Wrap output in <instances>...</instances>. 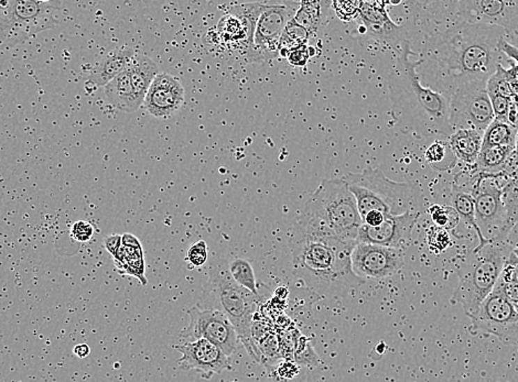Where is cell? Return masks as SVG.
<instances>
[{
	"instance_id": "1",
	"label": "cell",
	"mask_w": 518,
	"mask_h": 382,
	"mask_svg": "<svg viewBox=\"0 0 518 382\" xmlns=\"http://www.w3.org/2000/svg\"><path fill=\"white\" fill-rule=\"evenodd\" d=\"M505 37L500 26L459 18L426 35L418 77L423 86L448 98L466 85L487 84L501 64L500 42Z\"/></svg>"
},
{
	"instance_id": "2",
	"label": "cell",
	"mask_w": 518,
	"mask_h": 382,
	"mask_svg": "<svg viewBox=\"0 0 518 382\" xmlns=\"http://www.w3.org/2000/svg\"><path fill=\"white\" fill-rule=\"evenodd\" d=\"M289 244L295 276L319 296H336L365 282L352 269V251L357 243L295 222Z\"/></svg>"
},
{
	"instance_id": "3",
	"label": "cell",
	"mask_w": 518,
	"mask_h": 382,
	"mask_svg": "<svg viewBox=\"0 0 518 382\" xmlns=\"http://www.w3.org/2000/svg\"><path fill=\"white\" fill-rule=\"evenodd\" d=\"M413 54L409 41L400 45L396 64L389 77L391 103L395 117L408 130L418 135L448 138L453 135L450 124V98L423 86L418 77L421 58Z\"/></svg>"
},
{
	"instance_id": "4",
	"label": "cell",
	"mask_w": 518,
	"mask_h": 382,
	"mask_svg": "<svg viewBox=\"0 0 518 382\" xmlns=\"http://www.w3.org/2000/svg\"><path fill=\"white\" fill-rule=\"evenodd\" d=\"M296 223L344 241L357 243L363 221L356 200L342 177L323 180L304 204Z\"/></svg>"
},
{
	"instance_id": "5",
	"label": "cell",
	"mask_w": 518,
	"mask_h": 382,
	"mask_svg": "<svg viewBox=\"0 0 518 382\" xmlns=\"http://www.w3.org/2000/svg\"><path fill=\"white\" fill-rule=\"evenodd\" d=\"M343 179L356 200L362 218L372 211L393 216L423 213V200L419 187L411 183L391 181L379 168L349 173Z\"/></svg>"
},
{
	"instance_id": "6",
	"label": "cell",
	"mask_w": 518,
	"mask_h": 382,
	"mask_svg": "<svg viewBox=\"0 0 518 382\" xmlns=\"http://www.w3.org/2000/svg\"><path fill=\"white\" fill-rule=\"evenodd\" d=\"M512 253L513 249L505 241H491L474 249L468 262L457 271L459 281L450 299L451 303L460 305L469 317L474 315L494 290Z\"/></svg>"
},
{
	"instance_id": "7",
	"label": "cell",
	"mask_w": 518,
	"mask_h": 382,
	"mask_svg": "<svg viewBox=\"0 0 518 382\" xmlns=\"http://www.w3.org/2000/svg\"><path fill=\"white\" fill-rule=\"evenodd\" d=\"M198 308L217 310L224 314L235 327L238 340L246 348L249 356L260 363L258 345L251 337V324L258 306V296L234 281L230 271H217L210 274L204 287Z\"/></svg>"
},
{
	"instance_id": "8",
	"label": "cell",
	"mask_w": 518,
	"mask_h": 382,
	"mask_svg": "<svg viewBox=\"0 0 518 382\" xmlns=\"http://www.w3.org/2000/svg\"><path fill=\"white\" fill-rule=\"evenodd\" d=\"M60 1L8 0L0 1V50L26 42L58 24Z\"/></svg>"
},
{
	"instance_id": "9",
	"label": "cell",
	"mask_w": 518,
	"mask_h": 382,
	"mask_svg": "<svg viewBox=\"0 0 518 382\" xmlns=\"http://www.w3.org/2000/svg\"><path fill=\"white\" fill-rule=\"evenodd\" d=\"M299 7L298 1H265L264 10L255 29L253 47L246 54L249 62L270 61L281 56V37Z\"/></svg>"
},
{
	"instance_id": "10",
	"label": "cell",
	"mask_w": 518,
	"mask_h": 382,
	"mask_svg": "<svg viewBox=\"0 0 518 382\" xmlns=\"http://www.w3.org/2000/svg\"><path fill=\"white\" fill-rule=\"evenodd\" d=\"M470 319L471 335H491L518 348V312L497 285Z\"/></svg>"
},
{
	"instance_id": "11",
	"label": "cell",
	"mask_w": 518,
	"mask_h": 382,
	"mask_svg": "<svg viewBox=\"0 0 518 382\" xmlns=\"http://www.w3.org/2000/svg\"><path fill=\"white\" fill-rule=\"evenodd\" d=\"M496 175L480 173L472 186L471 196L476 205V225L489 241H505L506 213L503 204L502 187Z\"/></svg>"
},
{
	"instance_id": "12",
	"label": "cell",
	"mask_w": 518,
	"mask_h": 382,
	"mask_svg": "<svg viewBox=\"0 0 518 382\" xmlns=\"http://www.w3.org/2000/svg\"><path fill=\"white\" fill-rule=\"evenodd\" d=\"M494 118L487 84L466 85L450 97V124L453 132L474 129L483 134Z\"/></svg>"
},
{
	"instance_id": "13",
	"label": "cell",
	"mask_w": 518,
	"mask_h": 382,
	"mask_svg": "<svg viewBox=\"0 0 518 382\" xmlns=\"http://www.w3.org/2000/svg\"><path fill=\"white\" fill-rule=\"evenodd\" d=\"M188 315L190 323L181 333L185 343L205 338L220 348L228 357L235 353L240 342L237 332L224 314L196 305L189 310Z\"/></svg>"
},
{
	"instance_id": "14",
	"label": "cell",
	"mask_w": 518,
	"mask_h": 382,
	"mask_svg": "<svg viewBox=\"0 0 518 382\" xmlns=\"http://www.w3.org/2000/svg\"><path fill=\"white\" fill-rule=\"evenodd\" d=\"M265 3L234 6L215 28L214 42L247 54L254 41L255 29Z\"/></svg>"
},
{
	"instance_id": "15",
	"label": "cell",
	"mask_w": 518,
	"mask_h": 382,
	"mask_svg": "<svg viewBox=\"0 0 518 382\" xmlns=\"http://www.w3.org/2000/svg\"><path fill=\"white\" fill-rule=\"evenodd\" d=\"M455 6L463 22L500 26L506 35H518V0H464Z\"/></svg>"
},
{
	"instance_id": "16",
	"label": "cell",
	"mask_w": 518,
	"mask_h": 382,
	"mask_svg": "<svg viewBox=\"0 0 518 382\" xmlns=\"http://www.w3.org/2000/svg\"><path fill=\"white\" fill-rule=\"evenodd\" d=\"M352 269L361 279H384L398 273L404 253L395 248L357 243L351 255Z\"/></svg>"
},
{
	"instance_id": "17",
	"label": "cell",
	"mask_w": 518,
	"mask_h": 382,
	"mask_svg": "<svg viewBox=\"0 0 518 382\" xmlns=\"http://www.w3.org/2000/svg\"><path fill=\"white\" fill-rule=\"evenodd\" d=\"M182 353L179 368L183 372L196 370L203 379H211L214 374L232 369L230 359L220 348L205 338L175 346Z\"/></svg>"
},
{
	"instance_id": "18",
	"label": "cell",
	"mask_w": 518,
	"mask_h": 382,
	"mask_svg": "<svg viewBox=\"0 0 518 382\" xmlns=\"http://www.w3.org/2000/svg\"><path fill=\"white\" fill-rule=\"evenodd\" d=\"M421 213H405L398 216L387 215L383 224L377 227H368L362 224L357 243L383 246L402 250V248L411 240L414 228Z\"/></svg>"
},
{
	"instance_id": "19",
	"label": "cell",
	"mask_w": 518,
	"mask_h": 382,
	"mask_svg": "<svg viewBox=\"0 0 518 382\" xmlns=\"http://www.w3.org/2000/svg\"><path fill=\"white\" fill-rule=\"evenodd\" d=\"M359 19L368 37L400 47L405 41H409L407 30L398 26L388 16L385 3L377 1H360Z\"/></svg>"
},
{
	"instance_id": "20",
	"label": "cell",
	"mask_w": 518,
	"mask_h": 382,
	"mask_svg": "<svg viewBox=\"0 0 518 382\" xmlns=\"http://www.w3.org/2000/svg\"><path fill=\"white\" fill-rule=\"evenodd\" d=\"M185 104V88L177 77L168 73L157 75L146 95L143 106L156 118H170Z\"/></svg>"
},
{
	"instance_id": "21",
	"label": "cell",
	"mask_w": 518,
	"mask_h": 382,
	"mask_svg": "<svg viewBox=\"0 0 518 382\" xmlns=\"http://www.w3.org/2000/svg\"><path fill=\"white\" fill-rule=\"evenodd\" d=\"M136 56L135 51L130 48L116 49L107 53L101 61L92 70L86 79V85L94 87H105L115 77L122 74L130 66L132 58Z\"/></svg>"
},
{
	"instance_id": "22",
	"label": "cell",
	"mask_w": 518,
	"mask_h": 382,
	"mask_svg": "<svg viewBox=\"0 0 518 382\" xmlns=\"http://www.w3.org/2000/svg\"><path fill=\"white\" fill-rule=\"evenodd\" d=\"M130 84L138 102L143 105L146 95L158 73V66L149 56L136 53L128 66Z\"/></svg>"
},
{
	"instance_id": "23",
	"label": "cell",
	"mask_w": 518,
	"mask_h": 382,
	"mask_svg": "<svg viewBox=\"0 0 518 382\" xmlns=\"http://www.w3.org/2000/svg\"><path fill=\"white\" fill-rule=\"evenodd\" d=\"M483 134L474 129H457L450 136L451 150L457 160L462 161L468 166H476L482 149Z\"/></svg>"
},
{
	"instance_id": "24",
	"label": "cell",
	"mask_w": 518,
	"mask_h": 382,
	"mask_svg": "<svg viewBox=\"0 0 518 382\" xmlns=\"http://www.w3.org/2000/svg\"><path fill=\"white\" fill-rule=\"evenodd\" d=\"M105 95L111 105L125 113H132L141 109V104L138 102L130 84L128 69L106 85Z\"/></svg>"
},
{
	"instance_id": "25",
	"label": "cell",
	"mask_w": 518,
	"mask_h": 382,
	"mask_svg": "<svg viewBox=\"0 0 518 382\" xmlns=\"http://www.w3.org/2000/svg\"><path fill=\"white\" fill-rule=\"evenodd\" d=\"M331 3L328 1H300V7L292 22L302 26L311 37H315L327 22Z\"/></svg>"
},
{
	"instance_id": "26",
	"label": "cell",
	"mask_w": 518,
	"mask_h": 382,
	"mask_svg": "<svg viewBox=\"0 0 518 382\" xmlns=\"http://www.w3.org/2000/svg\"><path fill=\"white\" fill-rule=\"evenodd\" d=\"M513 147H489L482 148L479 158L476 160V172L500 177L510 154L514 152Z\"/></svg>"
},
{
	"instance_id": "27",
	"label": "cell",
	"mask_w": 518,
	"mask_h": 382,
	"mask_svg": "<svg viewBox=\"0 0 518 382\" xmlns=\"http://www.w3.org/2000/svg\"><path fill=\"white\" fill-rule=\"evenodd\" d=\"M518 128L510 122L495 119L483 132L482 148L489 147H513L516 148Z\"/></svg>"
},
{
	"instance_id": "28",
	"label": "cell",
	"mask_w": 518,
	"mask_h": 382,
	"mask_svg": "<svg viewBox=\"0 0 518 382\" xmlns=\"http://www.w3.org/2000/svg\"><path fill=\"white\" fill-rule=\"evenodd\" d=\"M453 209L457 211V215L460 217V221L462 219L463 222L469 225L471 228H473L474 232H476L480 243L476 249H480V248L491 243L489 240L484 239L483 234L480 232L479 227L476 225V205H474L473 196H471V193L464 192L459 187H455L453 194Z\"/></svg>"
},
{
	"instance_id": "29",
	"label": "cell",
	"mask_w": 518,
	"mask_h": 382,
	"mask_svg": "<svg viewBox=\"0 0 518 382\" xmlns=\"http://www.w3.org/2000/svg\"><path fill=\"white\" fill-rule=\"evenodd\" d=\"M427 162L438 170L451 169L457 164V158L451 150L449 143L444 140H437L425 153Z\"/></svg>"
},
{
	"instance_id": "30",
	"label": "cell",
	"mask_w": 518,
	"mask_h": 382,
	"mask_svg": "<svg viewBox=\"0 0 518 382\" xmlns=\"http://www.w3.org/2000/svg\"><path fill=\"white\" fill-rule=\"evenodd\" d=\"M228 271H230V277L233 278L234 281L238 285L246 289L254 296H259L254 270L249 261L244 260V259H235L230 262Z\"/></svg>"
},
{
	"instance_id": "31",
	"label": "cell",
	"mask_w": 518,
	"mask_h": 382,
	"mask_svg": "<svg viewBox=\"0 0 518 382\" xmlns=\"http://www.w3.org/2000/svg\"><path fill=\"white\" fill-rule=\"evenodd\" d=\"M310 38L311 35L302 26H298L291 20L288 26H285L283 37H281L279 56L287 58L291 51L301 45H308Z\"/></svg>"
},
{
	"instance_id": "32",
	"label": "cell",
	"mask_w": 518,
	"mask_h": 382,
	"mask_svg": "<svg viewBox=\"0 0 518 382\" xmlns=\"http://www.w3.org/2000/svg\"><path fill=\"white\" fill-rule=\"evenodd\" d=\"M502 198L505 207V232L508 236L512 227L518 222V177L510 180L502 187Z\"/></svg>"
},
{
	"instance_id": "33",
	"label": "cell",
	"mask_w": 518,
	"mask_h": 382,
	"mask_svg": "<svg viewBox=\"0 0 518 382\" xmlns=\"http://www.w3.org/2000/svg\"><path fill=\"white\" fill-rule=\"evenodd\" d=\"M294 361L300 367H307L313 369L321 364V358L312 344V338L300 335L295 347Z\"/></svg>"
},
{
	"instance_id": "34",
	"label": "cell",
	"mask_w": 518,
	"mask_h": 382,
	"mask_svg": "<svg viewBox=\"0 0 518 382\" xmlns=\"http://www.w3.org/2000/svg\"><path fill=\"white\" fill-rule=\"evenodd\" d=\"M266 369L269 379L275 382L294 381L301 372V367L294 360L283 358L279 359L269 366H266Z\"/></svg>"
},
{
	"instance_id": "35",
	"label": "cell",
	"mask_w": 518,
	"mask_h": 382,
	"mask_svg": "<svg viewBox=\"0 0 518 382\" xmlns=\"http://www.w3.org/2000/svg\"><path fill=\"white\" fill-rule=\"evenodd\" d=\"M429 215H430L434 225L441 230H453L460 222V217L457 215V211L453 209V206L444 205H431L428 209Z\"/></svg>"
},
{
	"instance_id": "36",
	"label": "cell",
	"mask_w": 518,
	"mask_h": 382,
	"mask_svg": "<svg viewBox=\"0 0 518 382\" xmlns=\"http://www.w3.org/2000/svg\"><path fill=\"white\" fill-rule=\"evenodd\" d=\"M258 351L260 364L264 365L265 367L269 366L283 358L281 345H279V340H278L275 331L270 332L264 340L259 342Z\"/></svg>"
},
{
	"instance_id": "37",
	"label": "cell",
	"mask_w": 518,
	"mask_h": 382,
	"mask_svg": "<svg viewBox=\"0 0 518 382\" xmlns=\"http://www.w3.org/2000/svg\"><path fill=\"white\" fill-rule=\"evenodd\" d=\"M487 90L489 97L491 96H505V97H514L516 93L510 86V82L506 79L504 73V66L502 64L497 66L494 74L487 79Z\"/></svg>"
},
{
	"instance_id": "38",
	"label": "cell",
	"mask_w": 518,
	"mask_h": 382,
	"mask_svg": "<svg viewBox=\"0 0 518 382\" xmlns=\"http://www.w3.org/2000/svg\"><path fill=\"white\" fill-rule=\"evenodd\" d=\"M500 51L502 54L508 56L510 60H513L514 63L512 65L505 69L504 67V73H505L506 79L510 82V86L513 88L514 92L517 94L518 93V48H516L515 45L508 42L506 38L501 40L500 42Z\"/></svg>"
},
{
	"instance_id": "39",
	"label": "cell",
	"mask_w": 518,
	"mask_h": 382,
	"mask_svg": "<svg viewBox=\"0 0 518 382\" xmlns=\"http://www.w3.org/2000/svg\"><path fill=\"white\" fill-rule=\"evenodd\" d=\"M427 244H428V248L431 251L440 253L451 247L453 240L450 237L449 232L438 228L434 225L429 228L428 232H427Z\"/></svg>"
},
{
	"instance_id": "40",
	"label": "cell",
	"mask_w": 518,
	"mask_h": 382,
	"mask_svg": "<svg viewBox=\"0 0 518 382\" xmlns=\"http://www.w3.org/2000/svg\"><path fill=\"white\" fill-rule=\"evenodd\" d=\"M185 261L190 264V268H198L204 266L207 261V245L204 240L194 244L188 249Z\"/></svg>"
},
{
	"instance_id": "41",
	"label": "cell",
	"mask_w": 518,
	"mask_h": 382,
	"mask_svg": "<svg viewBox=\"0 0 518 382\" xmlns=\"http://www.w3.org/2000/svg\"><path fill=\"white\" fill-rule=\"evenodd\" d=\"M336 16L343 22H352L359 18L360 1H333L331 3Z\"/></svg>"
},
{
	"instance_id": "42",
	"label": "cell",
	"mask_w": 518,
	"mask_h": 382,
	"mask_svg": "<svg viewBox=\"0 0 518 382\" xmlns=\"http://www.w3.org/2000/svg\"><path fill=\"white\" fill-rule=\"evenodd\" d=\"M313 52H315V49L311 48L309 45H301V47L289 52L285 58L288 60L289 64H291V65L302 67V66L307 65L308 61L312 56H315Z\"/></svg>"
},
{
	"instance_id": "43",
	"label": "cell",
	"mask_w": 518,
	"mask_h": 382,
	"mask_svg": "<svg viewBox=\"0 0 518 382\" xmlns=\"http://www.w3.org/2000/svg\"><path fill=\"white\" fill-rule=\"evenodd\" d=\"M72 238L79 241V243H86L94 234V228L92 225L85 221H77L72 226L71 232Z\"/></svg>"
},
{
	"instance_id": "44",
	"label": "cell",
	"mask_w": 518,
	"mask_h": 382,
	"mask_svg": "<svg viewBox=\"0 0 518 382\" xmlns=\"http://www.w3.org/2000/svg\"><path fill=\"white\" fill-rule=\"evenodd\" d=\"M123 271L125 273L130 274V276L137 278L139 281H141L143 285H147V279L145 277V261H143V258L128 261L125 264Z\"/></svg>"
},
{
	"instance_id": "45",
	"label": "cell",
	"mask_w": 518,
	"mask_h": 382,
	"mask_svg": "<svg viewBox=\"0 0 518 382\" xmlns=\"http://www.w3.org/2000/svg\"><path fill=\"white\" fill-rule=\"evenodd\" d=\"M122 245V236L120 234H109V236H106L104 238V247L113 257L116 255Z\"/></svg>"
},
{
	"instance_id": "46",
	"label": "cell",
	"mask_w": 518,
	"mask_h": 382,
	"mask_svg": "<svg viewBox=\"0 0 518 382\" xmlns=\"http://www.w3.org/2000/svg\"><path fill=\"white\" fill-rule=\"evenodd\" d=\"M386 216L387 215L382 213V212L372 211L363 217V224L366 225V226L368 227H377L379 226V225L383 224Z\"/></svg>"
},
{
	"instance_id": "47",
	"label": "cell",
	"mask_w": 518,
	"mask_h": 382,
	"mask_svg": "<svg viewBox=\"0 0 518 382\" xmlns=\"http://www.w3.org/2000/svg\"><path fill=\"white\" fill-rule=\"evenodd\" d=\"M505 243L508 244L512 249L518 247V222L512 227V230L508 232Z\"/></svg>"
},
{
	"instance_id": "48",
	"label": "cell",
	"mask_w": 518,
	"mask_h": 382,
	"mask_svg": "<svg viewBox=\"0 0 518 382\" xmlns=\"http://www.w3.org/2000/svg\"><path fill=\"white\" fill-rule=\"evenodd\" d=\"M122 243L124 247H141V241L137 239V237H135V236L132 234H123Z\"/></svg>"
},
{
	"instance_id": "49",
	"label": "cell",
	"mask_w": 518,
	"mask_h": 382,
	"mask_svg": "<svg viewBox=\"0 0 518 382\" xmlns=\"http://www.w3.org/2000/svg\"><path fill=\"white\" fill-rule=\"evenodd\" d=\"M74 355L79 358H86L91 353V348L88 344H79L74 347Z\"/></svg>"
},
{
	"instance_id": "50",
	"label": "cell",
	"mask_w": 518,
	"mask_h": 382,
	"mask_svg": "<svg viewBox=\"0 0 518 382\" xmlns=\"http://www.w3.org/2000/svg\"><path fill=\"white\" fill-rule=\"evenodd\" d=\"M514 102H515L516 107H517V113H518V93L516 94L515 96H514Z\"/></svg>"
},
{
	"instance_id": "51",
	"label": "cell",
	"mask_w": 518,
	"mask_h": 382,
	"mask_svg": "<svg viewBox=\"0 0 518 382\" xmlns=\"http://www.w3.org/2000/svg\"><path fill=\"white\" fill-rule=\"evenodd\" d=\"M513 253L514 255H515L516 257H517L518 259V247L514 248Z\"/></svg>"
},
{
	"instance_id": "52",
	"label": "cell",
	"mask_w": 518,
	"mask_h": 382,
	"mask_svg": "<svg viewBox=\"0 0 518 382\" xmlns=\"http://www.w3.org/2000/svg\"><path fill=\"white\" fill-rule=\"evenodd\" d=\"M515 150H516V151H518V135H517V143H516V148H515Z\"/></svg>"
},
{
	"instance_id": "53",
	"label": "cell",
	"mask_w": 518,
	"mask_h": 382,
	"mask_svg": "<svg viewBox=\"0 0 518 382\" xmlns=\"http://www.w3.org/2000/svg\"><path fill=\"white\" fill-rule=\"evenodd\" d=\"M232 382H237V381H232Z\"/></svg>"
}]
</instances>
